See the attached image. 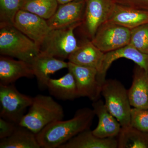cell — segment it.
<instances>
[{"label": "cell", "instance_id": "cell-7", "mask_svg": "<svg viewBox=\"0 0 148 148\" xmlns=\"http://www.w3.org/2000/svg\"><path fill=\"white\" fill-rule=\"evenodd\" d=\"M130 37V29L107 21L99 27L90 40L105 53L129 44Z\"/></svg>", "mask_w": 148, "mask_h": 148}, {"label": "cell", "instance_id": "cell-12", "mask_svg": "<svg viewBox=\"0 0 148 148\" xmlns=\"http://www.w3.org/2000/svg\"><path fill=\"white\" fill-rule=\"evenodd\" d=\"M85 0H77L61 5L47 20L51 29H60L82 23L85 8Z\"/></svg>", "mask_w": 148, "mask_h": 148}, {"label": "cell", "instance_id": "cell-6", "mask_svg": "<svg viewBox=\"0 0 148 148\" xmlns=\"http://www.w3.org/2000/svg\"><path fill=\"white\" fill-rule=\"evenodd\" d=\"M33 99L19 92L14 84H0V117L19 124Z\"/></svg>", "mask_w": 148, "mask_h": 148}, {"label": "cell", "instance_id": "cell-15", "mask_svg": "<svg viewBox=\"0 0 148 148\" xmlns=\"http://www.w3.org/2000/svg\"><path fill=\"white\" fill-rule=\"evenodd\" d=\"M34 77L30 63L5 56L0 57V84H12L21 78Z\"/></svg>", "mask_w": 148, "mask_h": 148}, {"label": "cell", "instance_id": "cell-21", "mask_svg": "<svg viewBox=\"0 0 148 148\" xmlns=\"http://www.w3.org/2000/svg\"><path fill=\"white\" fill-rule=\"evenodd\" d=\"M40 148L36 135L19 125L10 136L0 140V148Z\"/></svg>", "mask_w": 148, "mask_h": 148}, {"label": "cell", "instance_id": "cell-10", "mask_svg": "<svg viewBox=\"0 0 148 148\" xmlns=\"http://www.w3.org/2000/svg\"><path fill=\"white\" fill-rule=\"evenodd\" d=\"M14 26L32 40L39 49L51 30L47 20L22 10L16 14Z\"/></svg>", "mask_w": 148, "mask_h": 148}, {"label": "cell", "instance_id": "cell-24", "mask_svg": "<svg viewBox=\"0 0 148 148\" xmlns=\"http://www.w3.org/2000/svg\"><path fill=\"white\" fill-rule=\"evenodd\" d=\"M25 0H0V27L13 25Z\"/></svg>", "mask_w": 148, "mask_h": 148}, {"label": "cell", "instance_id": "cell-27", "mask_svg": "<svg viewBox=\"0 0 148 148\" xmlns=\"http://www.w3.org/2000/svg\"><path fill=\"white\" fill-rule=\"evenodd\" d=\"M18 125L0 117V140L10 136L15 131Z\"/></svg>", "mask_w": 148, "mask_h": 148}, {"label": "cell", "instance_id": "cell-8", "mask_svg": "<svg viewBox=\"0 0 148 148\" xmlns=\"http://www.w3.org/2000/svg\"><path fill=\"white\" fill-rule=\"evenodd\" d=\"M82 23L85 34L92 39L102 24L108 21L115 3L113 0H85Z\"/></svg>", "mask_w": 148, "mask_h": 148}, {"label": "cell", "instance_id": "cell-13", "mask_svg": "<svg viewBox=\"0 0 148 148\" xmlns=\"http://www.w3.org/2000/svg\"><path fill=\"white\" fill-rule=\"evenodd\" d=\"M30 64L41 89L47 88L50 75L68 67V62L41 52Z\"/></svg>", "mask_w": 148, "mask_h": 148}, {"label": "cell", "instance_id": "cell-23", "mask_svg": "<svg viewBox=\"0 0 148 148\" xmlns=\"http://www.w3.org/2000/svg\"><path fill=\"white\" fill-rule=\"evenodd\" d=\"M58 3L56 0H25L21 10L48 20L56 11Z\"/></svg>", "mask_w": 148, "mask_h": 148}, {"label": "cell", "instance_id": "cell-19", "mask_svg": "<svg viewBox=\"0 0 148 148\" xmlns=\"http://www.w3.org/2000/svg\"><path fill=\"white\" fill-rule=\"evenodd\" d=\"M115 138H100L93 134L90 129L80 132L59 148H117Z\"/></svg>", "mask_w": 148, "mask_h": 148}, {"label": "cell", "instance_id": "cell-17", "mask_svg": "<svg viewBox=\"0 0 148 148\" xmlns=\"http://www.w3.org/2000/svg\"><path fill=\"white\" fill-rule=\"evenodd\" d=\"M108 21L131 29L148 23V11L116 3Z\"/></svg>", "mask_w": 148, "mask_h": 148}, {"label": "cell", "instance_id": "cell-11", "mask_svg": "<svg viewBox=\"0 0 148 148\" xmlns=\"http://www.w3.org/2000/svg\"><path fill=\"white\" fill-rule=\"evenodd\" d=\"M120 58H125L135 62L136 65L148 72V54L140 52L128 44L116 50L105 53L101 67L98 71L97 79L99 85L106 80L107 72L113 62Z\"/></svg>", "mask_w": 148, "mask_h": 148}, {"label": "cell", "instance_id": "cell-5", "mask_svg": "<svg viewBox=\"0 0 148 148\" xmlns=\"http://www.w3.org/2000/svg\"><path fill=\"white\" fill-rule=\"evenodd\" d=\"M81 24L78 23L64 28L51 29L40 47V52L61 60L68 59L79 46L74 32Z\"/></svg>", "mask_w": 148, "mask_h": 148}, {"label": "cell", "instance_id": "cell-14", "mask_svg": "<svg viewBox=\"0 0 148 148\" xmlns=\"http://www.w3.org/2000/svg\"><path fill=\"white\" fill-rule=\"evenodd\" d=\"M92 110L98 119V124L92 130L95 136L100 138H116L119 135L121 126L108 110L105 103L98 99L92 103Z\"/></svg>", "mask_w": 148, "mask_h": 148}, {"label": "cell", "instance_id": "cell-25", "mask_svg": "<svg viewBox=\"0 0 148 148\" xmlns=\"http://www.w3.org/2000/svg\"><path fill=\"white\" fill-rule=\"evenodd\" d=\"M129 44L140 52L148 54V23L130 29Z\"/></svg>", "mask_w": 148, "mask_h": 148}, {"label": "cell", "instance_id": "cell-9", "mask_svg": "<svg viewBox=\"0 0 148 148\" xmlns=\"http://www.w3.org/2000/svg\"><path fill=\"white\" fill-rule=\"evenodd\" d=\"M67 69L75 79L79 98L87 97L93 102L99 99L101 86L97 80V69L76 65L69 61Z\"/></svg>", "mask_w": 148, "mask_h": 148}, {"label": "cell", "instance_id": "cell-20", "mask_svg": "<svg viewBox=\"0 0 148 148\" xmlns=\"http://www.w3.org/2000/svg\"><path fill=\"white\" fill-rule=\"evenodd\" d=\"M47 88L51 95L63 101H73L79 98L74 76L69 71L58 79H49Z\"/></svg>", "mask_w": 148, "mask_h": 148}, {"label": "cell", "instance_id": "cell-22", "mask_svg": "<svg viewBox=\"0 0 148 148\" xmlns=\"http://www.w3.org/2000/svg\"><path fill=\"white\" fill-rule=\"evenodd\" d=\"M118 137V148H148V132L132 126L122 127Z\"/></svg>", "mask_w": 148, "mask_h": 148}, {"label": "cell", "instance_id": "cell-28", "mask_svg": "<svg viewBox=\"0 0 148 148\" xmlns=\"http://www.w3.org/2000/svg\"><path fill=\"white\" fill-rule=\"evenodd\" d=\"M115 3L132 8L148 11V0H114Z\"/></svg>", "mask_w": 148, "mask_h": 148}, {"label": "cell", "instance_id": "cell-18", "mask_svg": "<svg viewBox=\"0 0 148 148\" xmlns=\"http://www.w3.org/2000/svg\"><path fill=\"white\" fill-rule=\"evenodd\" d=\"M105 53L102 52L91 40L87 41L69 56V62L79 66L97 69L101 67Z\"/></svg>", "mask_w": 148, "mask_h": 148}, {"label": "cell", "instance_id": "cell-1", "mask_svg": "<svg viewBox=\"0 0 148 148\" xmlns=\"http://www.w3.org/2000/svg\"><path fill=\"white\" fill-rule=\"evenodd\" d=\"M95 114L93 110L83 108L67 120L50 123L36 134L41 148H59L80 132L90 129Z\"/></svg>", "mask_w": 148, "mask_h": 148}, {"label": "cell", "instance_id": "cell-2", "mask_svg": "<svg viewBox=\"0 0 148 148\" xmlns=\"http://www.w3.org/2000/svg\"><path fill=\"white\" fill-rule=\"evenodd\" d=\"M64 116L63 107L52 97L38 95L34 97L28 112L21 119L18 125L36 135L48 125L63 120Z\"/></svg>", "mask_w": 148, "mask_h": 148}, {"label": "cell", "instance_id": "cell-16", "mask_svg": "<svg viewBox=\"0 0 148 148\" xmlns=\"http://www.w3.org/2000/svg\"><path fill=\"white\" fill-rule=\"evenodd\" d=\"M127 94L131 107L148 109V72L137 65L134 68L132 85Z\"/></svg>", "mask_w": 148, "mask_h": 148}, {"label": "cell", "instance_id": "cell-4", "mask_svg": "<svg viewBox=\"0 0 148 148\" xmlns=\"http://www.w3.org/2000/svg\"><path fill=\"white\" fill-rule=\"evenodd\" d=\"M101 94L106 108L119 122L123 128L130 125L131 106L127 90L116 80H106L101 87Z\"/></svg>", "mask_w": 148, "mask_h": 148}, {"label": "cell", "instance_id": "cell-3", "mask_svg": "<svg viewBox=\"0 0 148 148\" xmlns=\"http://www.w3.org/2000/svg\"><path fill=\"white\" fill-rule=\"evenodd\" d=\"M40 52L36 44L13 25L0 27L2 55L31 63Z\"/></svg>", "mask_w": 148, "mask_h": 148}, {"label": "cell", "instance_id": "cell-26", "mask_svg": "<svg viewBox=\"0 0 148 148\" xmlns=\"http://www.w3.org/2000/svg\"><path fill=\"white\" fill-rule=\"evenodd\" d=\"M130 125L143 132H148V109L132 108Z\"/></svg>", "mask_w": 148, "mask_h": 148}, {"label": "cell", "instance_id": "cell-29", "mask_svg": "<svg viewBox=\"0 0 148 148\" xmlns=\"http://www.w3.org/2000/svg\"><path fill=\"white\" fill-rule=\"evenodd\" d=\"M58 2V3L60 4H64L67 3L71 2L74 1H77V0H56Z\"/></svg>", "mask_w": 148, "mask_h": 148}]
</instances>
